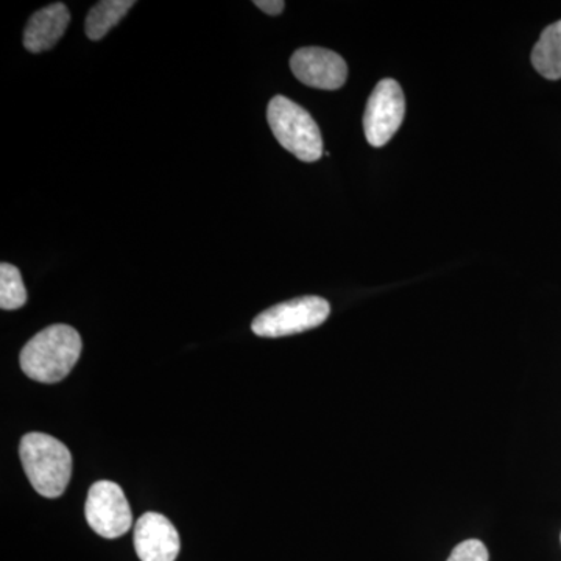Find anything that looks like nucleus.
Masks as SVG:
<instances>
[{
    "mask_svg": "<svg viewBox=\"0 0 561 561\" xmlns=\"http://www.w3.org/2000/svg\"><path fill=\"white\" fill-rule=\"evenodd\" d=\"M27 302V289L22 280L20 268L2 262L0 265V308L14 311Z\"/></svg>",
    "mask_w": 561,
    "mask_h": 561,
    "instance_id": "12",
    "label": "nucleus"
},
{
    "mask_svg": "<svg viewBox=\"0 0 561 561\" xmlns=\"http://www.w3.org/2000/svg\"><path fill=\"white\" fill-rule=\"evenodd\" d=\"M330 313V302L324 298L313 295L294 298L261 312L251 323V330L260 337H287L320 327Z\"/></svg>",
    "mask_w": 561,
    "mask_h": 561,
    "instance_id": "4",
    "label": "nucleus"
},
{
    "mask_svg": "<svg viewBox=\"0 0 561 561\" xmlns=\"http://www.w3.org/2000/svg\"><path fill=\"white\" fill-rule=\"evenodd\" d=\"M70 22V13L65 3H51L36 11L24 32L25 49L41 54L51 49L65 35Z\"/></svg>",
    "mask_w": 561,
    "mask_h": 561,
    "instance_id": "9",
    "label": "nucleus"
},
{
    "mask_svg": "<svg viewBox=\"0 0 561 561\" xmlns=\"http://www.w3.org/2000/svg\"><path fill=\"white\" fill-rule=\"evenodd\" d=\"M136 5L135 0H103L99 2L94 9H91L87 18V36L91 41L102 39L111 31L116 27L125 14Z\"/></svg>",
    "mask_w": 561,
    "mask_h": 561,
    "instance_id": "11",
    "label": "nucleus"
},
{
    "mask_svg": "<svg viewBox=\"0 0 561 561\" xmlns=\"http://www.w3.org/2000/svg\"><path fill=\"white\" fill-rule=\"evenodd\" d=\"M290 69L306 87L335 91L345 84L348 66L341 55L321 47H302L291 55Z\"/></svg>",
    "mask_w": 561,
    "mask_h": 561,
    "instance_id": "7",
    "label": "nucleus"
},
{
    "mask_svg": "<svg viewBox=\"0 0 561 561\" xmlns=\"http://www.w3.org/2000/svg\"><path fill=\"white\" fill-rule=\"evenodd\" d=\"M20 456L25 474L41 496L60 497L72 476V456L51 435L31 432L21 440Z\"/></svg>",
    "mask_w": 561,
    "mask_h": 561,
    "instance_id": "2",
    "label": "nucleus"
},
{
    "mask_svg": "<svg viewBox=\"0 0 561 561\" xmlns=\"http://www.w3.org/2000/svg\"><path fill=\"white\" fill-rule=\"evenodd\" d=\"M84 515L95 534L114 540L131 529L133 513L124 490L117 483L99 481L88 493Z\"/></svg>",
    "mask_w": 561,
    "mask_h": 561,
    "instance_id": "5",
    "label": "nucleus"
},
{
    "mask_svg": "<svg viewBox=\"0 0 561 561\" xmlns=\"http://www.w3.org/2000/svg\"><path fill=\"white\" fill-rule=\"evenodd\" d=\"M81 337L68 324H54L38 332L21 351L22 371L33 381L60 382L80 359Z\"/></svg>",
    "mask_w": 561,
    "mask_h": 561,
    "instance_id": "1",
    "label": "nucleus"
},
{
    "mask_svg": "<svg viewBox=\"0 0 561 561\" xmlns=\"http://www.w3.org/2000/svg\"><path fill=\"white\" fill-rule=\"evenodd\" d=\"M267 121L276 140L294 157L305 162L320 160L323 154L320 128L302 106L276 95L268 103Z\"/></svg>",
    "mask_w": 561,
    "mask_h": 561,
    "instance_id": "3",
    "label": "nucleus"
},
{
    "mask_svg": "<svg viewBox=\"0 0 561 561\" xmlns=\"http://www.w3.org/2000/svg\"><path fill=\"white\" fill-rule=\"evenodd\" d=\"M485 545L479 540H467L457 545L448 561H489Z\"/></svg>",
    "mask_w": 561,
    "mask_h": 561,
    "instance_id": "13",
    "label": "nucleus"
},
{
    "mask_svg": "<svg viewBox=\"0 0 561 561\" xmlns=\"http://www.w3.org/2000/svg\"><path fill=\"white\" fill-rule=\"evenodd\" d=\"M180 535L161 513L140 516L135 526V549L140 561H175L180 553Z\"/></svg>",
    "mask_w": 561,
    "mask_h": 561,
    "instance_id": "8",
    "label": "nucleus"
},
{
    "mask_svg": "<svg viewBox=\"0 0 561 561\" xmlns=\"http://www.w3.org/2000/svg\"><path fill=\"white\" fill-rule=\"evenodd\" d=\"M405 99L400 83L383 79L376 84L364 114L365 138L373 147H383L400 130Z\"/></svg>",
    "mask_w": 561,
    "mask_h": 561,
    "instance_id": "6",
    "label": "nucleus"
},
{
    "mask_svg": "<svg viewBox=\"0 0 561 561\" xmlns=\"http://www.w3.org/2000/svg\"><path fill=\"white\" fill-rule=\"evenodd\" d=\"M254 5L264 11V13L271 14V16H278V14L283 13L286 3L283 0H256Z\"/></svg>",
    "mask_w": 561,
    "mask_h": 561,
    "instance_id": "14",
    "label": "nucleus"
},
{
    "mask_svg": "<svg viewBox=\"0 0 561 561\" xmlns=\"http://www.w3.org/2000/svg\"><path fill=\"white\" fill-rule=\"evenodd\" d=\"M531 65L545 79H561V21L542 31L531 50Z\"/></svg>",
    "mask_w": 561,
    "mask_h": 561,
    "instance_id": "10",
    "label": "nucleus"
}]
</instances>
